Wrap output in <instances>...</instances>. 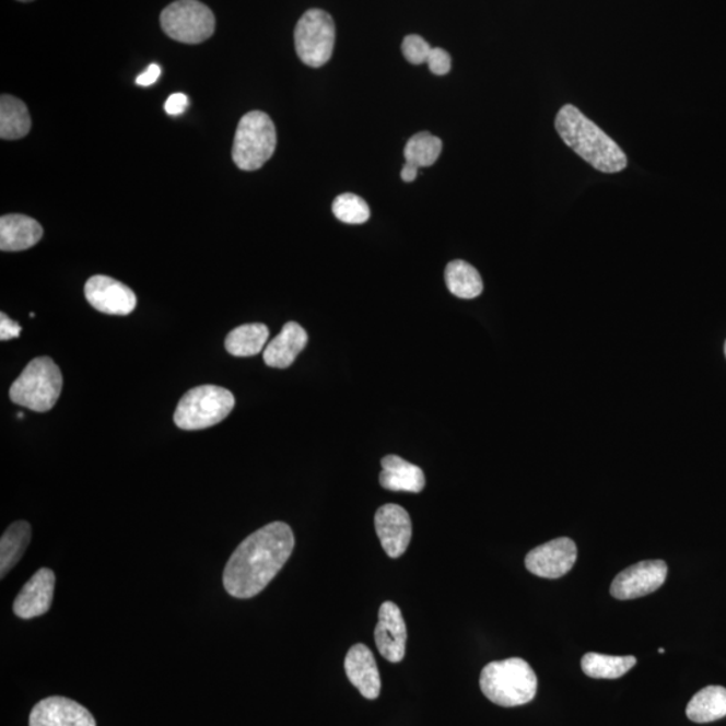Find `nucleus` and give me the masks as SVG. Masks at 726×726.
<instances>
[{"label": "nucleus", "mask_w": 726, "mask_h": 726, "mask_svg": "<svg viewBox=\"0 0 726 726\" xmlns=\"http://www.w3.org/2000/svg\"><path fill=\"white\" fill-rule=\"evenodd\" d=\"M446 283L450 294L460 298H476L483 292V280L477 268L462 260L449 262Z\"/></svg>", "instance_id": "24"}, {"label": "nucleus", "mask_w": 726, "mask_h": 726, "mask_svg": "<svg viewBox=\"0 0 726 726\" xmlns=\"http://www.w3.org/2000/svg\"><path fill=\"white\" fill-rule=\"evenodd\" d=\"M402 55L408 62L413 66H421L429 61L432 48L429 43L420 35L411 34L402 40Z\"/></svg>", "instance_id": "28"}, {"label": "nucleus", "mask_w": 726, "mask_h": 726, "mask_svg": "<svg viewBox=\"0 0 726 726\" xmlns=\"http://www.w3.org/2000/svg\"><path fill=\"white\" fill-rule=\"evenodd\" d=\"M32 540V526L26 520H17L0 538V575L2 578L13 570L25 554Z\"/></svg>", "instance_id": "21"}, {"label": "nucleus", "mask_w": 726, "mask_h": 726, "mask_svg": "<svg viewBox=\"0 0 726 726\" xmlns=\"http://www.w3.org/2000/svg\"><path fill=\"white\" fill-rule=\"evenodd\" d=\"M234 403L231 390L215 385L197 386L180 398L174 421L180 430H207L225 420Z\"/></svg>", "instance_id": "6"}, {"label": "nucleus", "mask_w": 726, "mask_h": 726, "mask_svg": "<svg viewBox=\"0 0 726 726\" xmlns=\"http://www.w3.org/2000/svg\"><path fill=\"white\" fill-rule=\"evenodd\" d=\"M44 237V227L32 216L5 214L0 219V249L22 251L31 249Z\"/></svg>", "instance_id": "17"}, {"label": "nucleus", "mask_w": 726, "mask_h": 726, "mask_svg": "<svg viewBox=\"0 0 726 726\" xmlns=\"http://www.w3.org/2000/svg\"><path fill=\"white\" fill-rule=\"evenodd\" d=\"M84 294L93 308L107 315H130L138 303L130 286L104 274H96L87 280Z\"/></svg>", "instance_id": "11"}, {"label": "nucleus", "mask_w": 726, "mask_h": 726, "mask_svg": "<svg viewBox=\"0 0 726 726\" xmlns=\"http://www.w3.org/2000/svg\"><path fill=\"white\" fill-rule=\"evenodd\" d=\"M429 68L433 74L444 75L450 70V56L442 48H432L429 57Z\"/></svg>", "instance_id": "29"}, {"label": "nucleus", "mask_w": 726, "mask_h": 726, "mask_svg": "<svg viewBox=\"0 0 726 726\" xmlns=\"http://www.w3.org/2000/svg\"><path fill=\"white\" fill-rule=\"evenodd\" d=\"M374 640H376L379 654L391 664H398L406 657L407 624L400 608L395 602L385 601L379 607Z\"/></svg>", "instance_id": "13"}, {"label": "nucleus", "mask_w": 726, "mask_h": 726, "mask_svg": "<svg viewBox=\"0 0 726 726\" xmlns=\"http://www.w3.org/2000/svg\"><path fill=\"white\" fill-rule=\"evenodd\" d=\"M577 560L576 543L567 537L540 544L526 555L525 565L532 575L543 578L565 576Z\"/></svg>", "instance_id": "10"}, {"label": "nucleus", "mask_w": 726, "mask_h": 726, "mask_svg": "<svg viewBox=\"0 0 726 726\" xmlns=\"http://www.w3.org/2000/svg\"><path fill=\"white\" fill-rule=\"evenodd\" d=\"M687 716L699 724L713 723L726 717V689L706 687L700 690L689 702Z\"/></svg>", "instance_id": "22"}, {"label": "nucleus", "mask_w": 726, "mask_h": 726, "mask_svg": "<svg viewBox=\"0 0 726 726\" xmlns=\"http://www.w3.org/2000/svg\"><path fill=\"white\" fill-rule=\"evenodd\" d=\"M443 150L442 140L430 132H419L408 140L403 156L406 163L415 167L435 165Z\"/></svg>", "instance_id": "26"}, {"label": "nucleus", "mask_w": 726, "mask_h": 726, "mask_svg": "<svg viewBox=\"0 0 726 726\" xmlns=\"http://www.w3.org/2000/svg\"><path fill=\"white\" fill-rule=\"evenodd\" d=\"M60 367L49 356L33 360L10 388L11 401L34 412H48L62 391Z\"/></svg>", "instance_id": "4"}, {"label": "nucleus", "mask_w": 726, "mask_h": 726, "mask_svg": "<svg viewBox=\"0 0 726 726\" xmlns=\"http://www.w3.org/2000/svg\"><path fill=\"white\" fill-rule=\"evenodd\" d=\"M161 78V67L157 63H151V66L144 70L142 74H139L137 78V84L140 86H151L155 84L157 79Z\"/></svg>", "instance_id": "32"}, {"label": "nucleus", "mask_w": 726, "mask_h": 726, "mask_svg": "<svg viewBox=\"0 0 726 726\" xmlns=\"http://www.w3.org/2000/svg\"><path fill=\"white\" fill-rule=\"evenodd\" d=\"M295 548L294 531L284 523L265 526L238 544L224 571L226 593L250 599L283 570Z\"/></svg>", "instance_id": "1"}, {"label": "nucleus", "mask_w": 726, "mask_h": 726, "mask_svg": "<svg viewBox=\"0 0 726 726\" xmlns=\"http://www.w3.org/2000/svg\"><path fill=\"white\" fill-rule=\"evenodd\" d=\"M374 525L386 554L390 559L401 558L412 540V520L406 508L395 503L380 506Z\"/></svg>", "instance_id": "12"}, {"label": "nucleus", "mask_w": 726, "mask_h": 726, "mask_svg": "<svg viewBox=\"0 0 726 726\" xmlns=\"http://www.w3.org/2000/svg\"><path fill=\"white\" fill-rule=\"evenodd\" d=\"M31 726H96L90 711L66 696H49L33 707Z\"/></svg>", "instance_id": "14"}, {"label": "nucleus", "mask_w": 726, "mask_h": 726, "mask_svg": "<svg viewBox=\"0 0 726 726\" xmlns=\"http://www.w3.org/2000/svg\"><path fill=\"white\" fill-rule=\"evenodd\" d=\"M269 330L262 324H249L236 327L227 333L225 349L234 356H251L265 350Z\"/></svg>", "instance_id": "23"}, {"label": "nucleus", "mask_w": 726, "mask_h": 726, "mask_svg": "<svg viewBox=\"0 0 726 726\" xmlns=\"http://www.w3.org/2000/svg\"><path fill=\"white\" fill-rule=\"evenodd\" d=\"M635 665L636 658L632 655L613 657V655L588 653L582 660L585 675L596 679H618L628 675Z\"/></svg>", "instance_id": "25"}, {"label": "nucleus", "mask_w": 726, "mask_h": 726, "mask_svg": "<svg viewBox=\"0 0 726 726\" xmlns=\"http://www.w3.org/2000/svg\"><path fill=\"white\" fill-rule=\"evenodd\" d=\"M336 45V23L324 10L312 9L303 14L295 27L296 55L309 68L330 61Z\"/></svg>", "instance_id": "8"}, {"label": "nucleus", "mask_w": 726, "mask_h": 726, "mask_svg": "<svg viewBox=\"0 0 726 726\" xmlns=\"http://www.w3.org/2000/svg\"><path fill=\"white\" fill-rule=\"evenodd\" d=\"M307 342L306 330L296 321H289L279 336L267 344L265 362L269 367H290L303 349L307 347Z\"/></svg>", "instance_id": "19"}, {"label": "nucleus", "mask_w": 726, "mask_h": 726, "mask_svg": "<svg viewBox=\"0 0 726 726\" xmlns=\"http://www.w3.org/2000/svg\"><path fill=\"white\" fill-rule=\"evenodd\" d=\"M189 107V97L185 93H174V95L167 98L165 104V110L168 115L177 116L185 113Z\"/></svg>", "instance_id": "31"}, {"label": "nucleus", "mask_w": 726, "mask_h": 726, "mask_svg": "<svg viewBox=\"0 0 726 726\" xmlns=\"http://www.w3.org/2000/svg\"><path fill=\"white\" fill-rule=\"evenodd\" d=\"M32 130V117L26 104L11 95L0 97V138L17 140Z\"/></svg>", "instance_id": "20"}, {"label": "nucleus", "mask_w": 726, "mask_h": 726, "mask_svg": "<svg viewBox=\"0 0 726 726\" xmlns=\"http://www.w3.org/2000/svg\"><path fill=\"white\" fill-rule=\"evenodd\" d=\"M344 670L349 681L366 700H376L380 693V677L377 661L371 648L359 643L349 649L344 658Z\"/></svg>", "instance_id": "16"}, {"label": "nucleus", "mask_w": 726, "mask_h": 726, "mask_svg": "<svg viewBox=\"0 0 726 726\" xmlns=\"http://www.w3.org/2000/svg\"><path fill=\"white\" fill-rule=\"evenodd\" d=\"M161 26L169 38L180 44L198 45L213 37L215 16L207 4L180 0L162 11Z\"/></svg>", "instance_id": "7"}, {"label": "nucleus", "mask_w": 726, "mask_h": 726, "mask_svg": "<svg viewBox=\"0 0 726 726\" xmlns=\"http://www.w3.org/2000/svg\"><path fill=\"white\" fill-rule=\"evenodd\" d=\"M277 144V128L271 117L261 110H251L242 117L234 134L233 162L244 172H255L271 160Z\"/></svg>", "instance_id": "5"}, {"label": "nucleus", "mask_w": 726, "mask_h": 726, "mask_svg": "<svg viewBox=\"0 0 726 726\" xmlns=\"http://www.w3.org/2000/svg\"><path fill=\"white\" fill-rule=\"evenodd\" d=\"M17 419H23V413H17Z\"/></svg>", "instance_id": "34"}, {"label": "nucleus", "mask_w": 726, "mask_h": 726, "mask_svg": "<svg viewBox=\"0 0 726 726\" xmlns=\"http://www.w3.org/2000/svg\"><path fill=\"white\" fill-rule=\"evenodd\" d=\"M667 565L661 560L637 562L614 577L611 595L618 600L640 599L658 590L665 584Z\"/></svg>", "instance_id": "9"}, {"label": "nucleus", "mask_w": 726, "mask_h": 726, "mask_svg": "<svg viewBox=\"0 0 726 726\" xmlns=\"http://www.w3.org/2000/svg\"><path fill=\"white\" fill-rule=\"evenodd\" d=\"M418 167L406 163L401 169V179L407 182V184H411V182L415 180V177H418Z\"/></svg>", "instance_id": "33"}, {"label": "nucleus", "mask_w": 726, "mask_h": 726, "mask_svg": "<svg viewBox=\"0 0 726 726\" xmlns=\"http://www.w3.org/2000/svg\"><path fill=\"white\" fill-rule=\"evenodd\" d=\"M56 575L48 567H40L33 577L23 585L15 597L14 613L21 619L43 617L49 612L55 596Z\"/></svg>", "instance_id": "15"}, {"label": "nucleus", "mask_w": 726, "mask_h": 726, "mask_svg": "<svg viewBox=\"0 0 726 726\" xmlns=\"http://www.w3.org/2000/svg\"><path fill=\"white\" fill-rule=\"evenodd\" d=\"M383 472L379 473V483L390 491L418 494L425 488V476L419 466L400 458L397 455L385 456L380 460Z\"/></svg>", "instance_id": "18"}, {"label": "nucleus", "mask_w": 726, "mask_h": 726, "mask_svg": "<svg viewBox=\"0 0 726 726\" xmlns=\"http://www.w3.org/2000/svg\"><path fill=\"white\" fill-rule=\"evenodd\" d=\"M480 689L491 702L503 707L529 704L537 694V676L520 658L491 661L480 675Z\"/></svg>", "instance_id": "3"}, {"label": "nucleus", "mask_w": 726, "mask_h": 726, "mask_svg": "<svg viewBox=\"0 0 726 726\" xmlns=\"http://www.w3.org/2000/svg\"><path fill=\"white\" fill-rule=\"evenodd\" d=\"M22 327L13 319H10L4 313L0 314V339L10 341L21 336Z\"/></svg>", "instance_id": "30"}, {"label": "nucleus", "mask_w": 726, "mask_h": 726, "mask_svg": "<svg viewBox=\"0 0 726 726\" xmlns=\"http://www.w3.org/2000/svg\"><path fill=\"white\" fill-rule=\"evenodd\" d=\"M724 350H725V355H726V342H725V348H724Z\"/></svg>", "instance_id": "35"}, {"label": "nucleus", "mask_w": 726, "mask_h": 726, "mask_svg": "<svg viewBox=\"0 0 726 726\" xmlns=\"http://www.w3.org/2000/svg\"><path fill=\"white\" fill-rule=\"evenodd\" d=\"M332 213L344 224L360 225L371 219V208L359 196L353 192H344L336 198L332 203Z\"/></svg>", "instance_id": "27"}, {"label": "nucleus", "mask_w": 726, "mask_h": 726, "mask_svg": "<svg viewBox=\"0 0 726 726\" xmlns=\"http://www.w3.org/2000/svg\"><path fill=\"white\" fill-rule=\"evenodd\" d=\"M555 130L567 148L599 172L613 174L628 167L623 150L573 105H564L559 110Z\"/></svg>", "instance_id": "2"}]
</instances>
